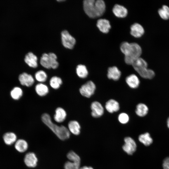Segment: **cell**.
I'll list each match as a JSON object with an SVG mask.
<instances>
[{
    "mask_svg": "<svg viewBox=\"0 0 169 169\" xmlns=\"http://www.w3.org/2000/svg\"><path fill=\"white\" fill-rule=\"evenodd\" d=\"M120 49L125 55V63L128 65H131L135 60L140 57L142 53L141 47L135 43L123 42L120 45Z\"/></svg>",
    "mask_w": 169,
    "mask_h": 169,
    "instance_id": "obj_1",
    "label": "cell"
},
{
    "mask_svg": "<svg viewBox=\"0 0 169 169\" xmlns=\"http://www.w3.org/2000/svg\"><path fill=\"white\" fill-rule=\"evenodd\" d=\"M83 5L85 13L91 18L101 16L105 10V4L100 0H85L83 1Z\"/></svg>",
    "mask_w": 169,
    "mask_h": 169,
    "instance_id": "obj_2",
    "label": "cell"
},
{
    "mask_svg": "<svg viewBox=\"0 0 169 169\" xmlns=\"http://www.w3.org/2000/svg\"><path fill=\"white\" fill-rule=\"evenodd\" d=\"M41 119L46 125L60 140H65L69 138L70 132L68 128L64 125L60 126L54 123L52 121L49 115L47 113L42 115Z\"/></svg>",
    "mask_w": 169,
    "mask_h": 169,
    "instance_id": "obj_3",
    "label": "cell"
},
{
    "mask_svg": "<svg viewBox=\"0 0 169 169\" xmlns=\"http://www.w3.org/2000/svg\"><path fill=\"white\" fill-rule=\"evenodd\" d=\"M131 65L140 76L144 78L151 79L155 75L154 71L147 68V62L141 57L135 60Z\"/></svg>",
    "mask_w": 169,
    "mask_h": 169,
    "instance_id": "obj_4",
    "label": "cell"
},
{
    "mask_svg": "<svg viewBox=\"0 0 169 169\" xmlns=\"http://www.w3.org/2000/svg\"><path fill=\"white\" fill-rule=\"evenodd\" d=\"M57 59L56 55L54 53H44L41 58L40 64L45 68L56 69L59 66Z\"/></svg>",
    "mask_w": 169,
    "mask_h": 169,
    "instance_id": "obj_5",
    "label": "cell"
},
{
    "mask_svg": "<svg viewBox=\"0 0 169 169\" xmlns=\"http://www.w3.org/2000/svg\"><path fill=\"white\" fill-rule=\"evenodd\" d=\"M95 89L96 86L95 83L92 81L90 80L81 86L79 91L83 96L89 98L94 94Z\"/></svg>",
    "mask_w": 169,
    "mask_h": 169,
    "instance_id": "obj_6",
    "label": "cell"
},
{
    "mask_svg": "<svg viewBox=\"0 0 169 169\" xmlns=\"http://www.w3.org/2000/svg\"><path fill=\"white\" fill-rule=\"evenodd\" d=\"M61 36L63 45L66 48L72 49L76 43V40L66 30L62 31L61 33Z\"/></svg>",
    "mask_w": 169,
    "mask_h": 169,
    "instance_id": "obj_7",
    "label": "cell"
},
{
    "mask_svg": "<svg viewBox=\"0 0 169 169\" xmlns=\"http://www.w3.org/2000/svg\"><path fill=\"white\" fill-rule=\"evenodd\" d=\"M125 144L122 146L123 150L128 154L132 155L136 151V145L135 141L131 137H127L125 138Z\"/></svg>",
    "mask_w": 169,
    "mask_h": 169,
    "instance_id": "obj_8",
    "label": "cell"
},
{
    "mask_svg": "<svg viewBox=\"0 0 169 169\" xmlns=\"http://www.w3.org/2000/svg\"><path fill=\"white\" fill-rule=\"evenodd\" d=\"M90 108L92 110L91 115L94 118H99L104 114V108L101 104L97 101L92 102Z\"/></svg>",
    "mask_w": 169,
    "mask_h": 169,
    "instance_id": "obj_9",
    "label": "cell"
},
{
    "mask_svg": "<svg viewBox=\"0 0 169 169\" xmlns=\"http://www.w3.org/2000/svg\"><path fill=\"white\" fill-rule=\"evenodd\" d=\"M24 161L25 164L28 167H34L37 165L38 159L34 153L29 152L25 156Z\"/></svg>",
    "mask_w": 169,
    "mask_h": 169,
    "instance_id": "obj_10",
    "label": "cell"
},
{
    "mask_svg": "<svg viewBox=\"0 0 169 169\" xmlns=\"http://www.w3.org/2000/svg\"><path fill=\"white\" fill-rule=\"evenodd\" d=\"M18 79L22 85L27 87L32 86L34 82V78L32 75L25 72L19 75Z\"/></svg>",
    "mask_w": 169,
    "mask_h": 169,
    "instance_id": "obj_11",
    "label": "cell"
},
{
    "mask_svg": "<svg viewBox=\"0 0 169 169\" xmlns=\"http://www.w3.org/2000/svg\"><path fill=\"white\" fill-rule=\"evenodd\" d=\"M130 33L136 38L141 37L144 33V30L142 26L139 23H136L131 27Z\"/></svg>",
    "mask_w": 169,
    "mask_h": 169,
    "instance_id": "obj_12",
    "label": "cell"
},
{
    "mask_svg": "<svg viewBox=\"0 0 169 169\" xmlns=\"http://www.w3.org/2000/svg\"><path fill=\"white\" fill-rule=\"evenodd\" d=\"M121 72L116 66L109 67L107 70V76L109 79L117 81L120 78Z\"/></svg>",
    "mask_w": 169,
    "mask_h": 169,
    "instance_id": "obj_13",
    "label": "cell"
},
{
    "mask_svg": "<svg viewBox=\"0 0 169 169\" xmlns=\"http://www.w3.org/2000/svg\"><path fill=\"white\" fill-rule=\"evenodd\" d=\"M96 25L99 30L104 33H107L111 28L109 21L105 19H100L97 21Z\"/></svg>",
    "mask_w": 169,
    "mask_h": 169,
    "instance_id": "obj_14",
    "label": "cell"
},
{
    "mask_svg": "<svg viewBox=\"0 0 169 169\" xmlns=\"http://www.w3.org/2000/svg\"><path fill=\"white\" fill-rule=\"evenodd\" d=\"M105 107L106 110L111 113L118 111L120 108L119 103L112 99L109 100L106 103Z\"/></svg>",
    "mask_w": 169,
    "mask_h": 169,
    "instance_id": "obj_15",
    "label": "cell"
},
{
    "mask_svg": "<svg viewBox=\"0 0 169 169\" xmlns=\"http://www.w3.org/2000/svg\"><path fill=\"white\" fill-rule=\"evenodd\" d=\"M125 81L128 86L132 89L137 88L140 83L138 77L134 74L127 76L125 79Z\"/></svg>",
    "mask_w": 169,
    "mask_h": 169,
    "instance_id": "obj_16",
    "label": "cell"
},
{
    "mask_svg": "<svg viewBox=\"0 0 169 169\" xmlns=\"http://www.w3.org/2000/svg\"><path fill=\"white\" fill-rule=\"evenodd\" d=\"M112 11L116 16L120 18L125 17L128 13L127 10L125 7L117 4L114 6Z\"/></svg>",
    "mask_w": 169,
    "mask_h": 169,
    "instance_id": "obj_17",
    "label": "cell"
},
{
    "mask_svg": "<svg viewBox=\"0 0 169 169\" xmlns=\"http://www.w3.org/2000/svg\"><path fill=\"white\" fill-rule=\"evenodd\" d=\"M37 58L32 52L28 53L25 55L24 61L30 67L36 68L38 66Z\"/></svg>",
    "mask_w": 169,
    "mask_h": 169,
    "instance_id": "obj_18",
    "label": "cell"
},
{
    "mask_svg": "<svg viewBox=\"0 0 169 169\" xmlns=\"http://www.w3.org/2000/svg\"><path fill=\"white\" fill-rule=\"evenodd\" d=\"M66 115V113L63 108L58 107L55 110L54 119L56 122L61 123L65 120Z\"/></svg>",
    "mask_w": 169,
    "mask_h": 169,
    "instance_id": "obj_19",
    "label": "cell"
},
{
    "mask_svg": "<svg viewBox=\"0 0 169 169\" xmlns=\"http://www.w3.org/2000/svg\"><path fill=\"white\" fill-rule=\"evenodd\" d=\"M68 129L70 133L78 135L80 133V126L77 121L71 120L68 123Z\"/></svg>",
    "mask_w": 169,
    "mask_h": 169,
    "instance_id": "obj_20",
    "label": "cell"
},
{
    "mask_svg": "<svg viewBox=\"0 0 169 169\" xmlns=\"http://www.w3.org/2000/svg\"><path fill=\"white\" fill-rule=\"evenodd\" d=\"M4 143L8 145H11L17 141V136L13 132H8L5 133L3 136Z\"/></svg>",
    "mask_w": 169,
    "mask_h": 169,
    "instance_id": "obj_21",
    "label": "cell"
},
{
    "mask_svg": "<svg viewBox=\"0 0 169 169\" xmlns=\"http://www.w3.org/2000/svg\"><path fill=\"white\" fill-rule=\"evenodd\" d=\"M14 147L18 151L23 153L25 152L27 150L28 145L26 141L20 139L17 140L15 142Z\"/></svg>",
    "mask_w": 169,
    "mask_h": 169,
    "instance_id": "obj_22",
    "label": "cell"
},
{
    "mask_svg": "<svg viewBox=\"0 0 169 169\" xmlns=\"http://www.w3.org/2000/svg\"><path fill=\"white\" fill-rule=\"evenodd\" d=\"M35 90L38 95L43 96L46 95L48 93L49 88L46 85L40 83L36 85Z\"/></svg>",
    "mask_w": 169,
    "mask_h": 169,
    "instance_id": "obj_23",
    "label": "cell"
},
{
    "mask_svg": "<svg viewBox=\"0 0 169 169\" xmlns=\"http://www.w3.org/2000/svg\"><path fill=\"white\" fill-rule=\"evenodd\" d=\"M148 109L147 106L144 104L140 103L138 104L136 106V113L140 117H143L148 113Z\"/></svg>",
    "mask_w": 169,
    "mask_h": 169,
    "instance_id": "obj_24",
    "label": "cell"
},
{
    "mask_svg": "<svg viewBox=\"0 0 169 169\" xmlns=\"http://www.w3.org/2000/svg\"><path fill=\"white\" fill-rule=\"evenodd\" d=\"M139 141L146 146L150 145L153 142V140L150 134L146 132L140 135L138 137Z\"/></svg>",
    "mask_w": 169,
    "mask_h": 169,
    "instance_id": "obj_25",
    "label": "cell"
},
{
    "mask_svg": "<svg viewBox=\"0 0 169 169\" xmlns=\"http://www.w3.org/2000/svg\"><path fill=\"white\" fill-rule=\"evenodd\" d=\"M76 73L79 77L85 78L88 76V72L86 67L84 65L79 64L76 68Z\"/></svg>",
    "mask_w": 169,
    "mask_h": 169,
    "instance_id": "obj_26",
    "label": "cell"
},
{
    "mask_svg": "<svg viewBox=\"0 0 169 169\" xmlns=\"http://www.w3.org/2000/svg\"><path fill=\"white\" fill-rule=\"evenodd\" d=\"M62 83V79L60 77L56 76L52 77L49 81L50 86L55 89L59 88Z\"/></svg>",
    "mask_w": 169,
    "mask_h": 169,
    "instance_id": "obj_27",
    "label": "cell"
},
{
    "mask_svg": "<svg viewBox=\"0 0 169 169\" xmlns=\"http://www.w3.org/2000/svg\"><path fill=\"white\" fill-rule=\"evenodd\" d=\"M23 91L20 87H14L11 91L10 95L12 98L15 100H18L23 95Z\"/></svg>",
    "mask_w": 169,
    "mask_h": 169,
    "instance_id": "obj_28",
    "label": "cell"
},
{
    "mask_svg": "<svg viewBox=\"0 0 169 169\" xmlns=\"http://www.w3.org/2000/svg\"><path fill=\"white\" fill-rule=\"evenodd\" d=\"M67 157L70 161L80 165V157L74 152L73 151H69L67 154Z\"/></svg>",
    "mask_w": 169,
    "mask_h": 169,
    "instance_id": "obj_29",
    "label": "cell"
},
{
    "mask_svg": "<svg viewBox=\"0 0 169 169\" xmlns=\"http://www.w3.org/2000/svg\"><path fill=\"white\" fill-rule=\"evenodd\" d=\"M158 13L163 19L167 20L169 19V8L166 5H163L161 8L159 9Z\"/></svg>",
    "mask_w": 169,
    "mask_h": 169,
    "instance_id": "obj_30",
    "label": "cell"
},
{
    "mask_svg": "<svg viewBox=\"0 0 169 169\" xmlns=\"http://www.w3.org/2000/svg\"><path fill=\"white\" fill-rule=\"evenodd\" d=\"M35 77L38 81L40 82H44L47 80V75L46 73L44 71L40 70L36 73L35 74Z\"/></svg>",
    "mask_w": 169,
    "mask_h": 169,
    "instance_id": "obj_31",
    "label": "cell"
},
{
    "mask_svg": "<svg viewBox=\"0 0 169 169\" xmlns=\"http://www.w3.org/2000/svg\"><path fill=\"white\" fill-rule=\"evenodd\" d=\"M118 120L119 122L122 124H126L129 121V117L126 113H120L118 116Z\"/></svg>",
    "mask_w": 169,
    "mask_h": 169,
    "instance_id": "obj_32",
    "label": "cell"
},
{
    "mask_svg": "<svg viewBox=\"0 0 169 169\" xmlns=\"http://www.w3.org/2000/svg\"><path fill=\"white\" fill-rule=\"evenodd\" d=\"M80 165L70 161L66 162L64 165V169H79Z\"/></svg>",
    "mask_w": 169,
    "mask_h": 169,
    "instance_id": "obj_33",
    "label": "cell"
},
{
    "mask_svg": "<svg viewBox=\"0 0 169 169\" xmlns=\"http://www.w3.org/2000/svg\"><path fill=\"white\" fill-rule=\"evenodd\" d=\"M162 166L163 169H169V157H167L164 159Z\"/></svg>",
    "mask_w": 169,
    "mask_h": 169,
    "instance_id": "obj_34",
    "label": "cell"
},
{
    "mask_svg": "<svg viewBox=\"0 0 169 169\" xmlns=\"http://www.w3.org/2000/svg\"><path fill=\"white\" fill-rule=\"evenodd\" d=\"M79 169H94L93 167L91 166H84L80 167Z\"/></svg>",
    "mask_w": 169,
    "mask_h": 169,
    "instance_id": "obj_35",
    "label": "cell"
},
{
    "mask_svg": "<svg viewBox=\"0 0 169 169\" xmlns=\"http://www.w3.org/2000/svg\"><path fill=\"white\" fill-rule=\"evenodd\" d=\"M167 125L168 128H169V117L168 118L167 121Z\"/></svg>",
    "mask_w": 169,
    "mask_h": 169,
    "instance_id": "obj_36",
    "label": "cell"
},
{
    "mask_svg": "<svg viewBox=\"0 0 169 169\" xmlns=\"http://www.w3.org/2000/svg\"><path fill=\"white\" fill-rule=\"evenodd\" d=\"M58 2H62V1H64V0H58L57 1Z\"/></svg>",
    "mask_w": 169,
    "mask_h": 169,
    "instance_id": "obj_37",
    "label": "cell"
}]
</instances>
